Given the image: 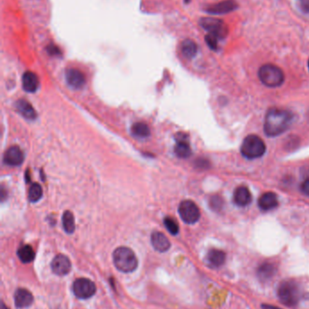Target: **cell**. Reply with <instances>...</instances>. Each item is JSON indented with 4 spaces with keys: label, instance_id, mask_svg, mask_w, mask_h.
<instances>
[{
    "label": "cell",
    "instance_id": "17",
    "mask_svg": "<svg viewBox=\"0 0 309 309\" xmlns=\"http://www.w3.org/2000/svg\"><path fill=\"white\" fill-rule=\"evenodd\" d=\"M234 202L239 206H247L251 202V194L246 186H239L234 192Z\"/></svg>",
    "mask_w": 309,
    "mask_h": 309
},
{
    "label": "cell",
    "instance_id": "33",
    "mask_svg": "<svg viewBox=\"0 0 309 309\" xmlns=\"http://www.w3.org/2000/svg\"><path fill=\"white\" fill-rule=\"evenodd\" d=\"M263 309H281L275 306H272V305H269V304H264L262 305Z\"/></svg>",
    "mask_w": 309,
    "mask_h": 309
},
{
    "label": "cell",
    "instance_id": "5",
    "mask_svg": "<svg viewBox=\"0 0 309 309\" xmlns=\"http://www.w3.org/2000/svg\"><path fill=\"white\" fill-rule=\"evenodd\" d=\"M259 80L268 87H278L285 80L282 70L274 64H265L258 71Z\"/></svg>",
    "mask_w": 309,
    "mask_h": 309
},
{
    "label": "cell",
    "instance_id": "28",
    "mask_svg": "<svg viewBox=\"0 0 309 309\" xmlns=\"http://www.w3.org/2000/svg\"><path fill=\"white\" fill-rule=\"evenodd\" d=\"M219 37L216 36L215 34H208L205 37V41H206V44L208 45V47L210 48L211 50L216 51L217 48H218V41H219Z\"/></svg>",
    "mask_w": 309,
    "mask_h": 309
},
{
    "label": "cell",
    "instance_id": "24",
    "mask_svg": "<svg viewBox=\"0 0 309 309\" xmlns=\"http://www.w3.org/2000/svg\"><path fill=\"white\" fill-rule=\"evenodd\" d=\"M132 132H133L134 136L137 137V138H140V139L148 138L149 136L151 135L150 128L145 123H142V122L135 123L133 128H132Z\"/></svg>",
    "mask_w": 309,
    "mask_h": 309
},
{
    "label": "cell",
    "instance_id": "16",
    "mask_svg": "<svg viewBox=\"0 0 309 309\" xmlns=\"http://www.w3.org/2000/svg\"><path fill=\"white\" fill-rule=\"evenodd\" d=\"M277 205H278L277 196L272 192L265 193L264 195L260 196L258 200V206L260 207V209H262L263 211L272 210L277 207Z\"/></svg>",
    "mask_w": 309,
    "mask_h": 309
},
{
    "label": "cell",
    "instance_id": "1",
    "mask_svg": "<svg viewBox=\"0 0 309 309\" xmlns=\"http://www.w3.org/2000/svg\"><path fill=\"white\" fill-rule=\"evenodd\" d=\"M293 121V114L286 109L272 108L266 115L264 131L269 137L281 135L289 129Z\"/></svg>",
    "mask_w": 309,
    "mask_h": 309
},
{
    "label": "cell",
    "instance_id": "14",
    "mask_svg": "<svg viewBox=\"0 0 309 309\" xmlns=\"http://www.w3.org/2000/svg\"><path fill=\"white\" fill-rule=\"evenodd\" d=\"M151 241L154 248L160 252H165L171 247V242L169 241L168 238L159 232H154L152 234Z\"/></svg>",
    "mask_w": 309,
    "mask_h": 309
},
{
    "label": "cell",
    "instance_id": "8",
    "mask_svg": "<svg viewBox=\"0 0 309 309\" xmlns=\"http://www.w3.org/2000/svg\"><path fill=\"white\" fill-rule=\"evenodd\" d=\"M74 296L80 299H87L94 296L96 292V286L88 278H77L73 284Z\"/></svg>",
    "mask_w": 309,
    "mask_h": 309
},
{
    "label": "cell",
    "instance_id": "34",
    "mask_svg": "<svg viewBox=\"0 0 309 309\" xmlns=\"http://www.w3.org/2000/svg\"><path fill=\"white\" fill-rule=\"evenodd\" d=\"M1 309H9L8 308L6 307V305L4 304V303H2V305H1Z\"/></svg>",
    "mask_w": 309,
    "mask_h": 309
},
{
    "label": "cell",
    "instance_id": "13",
    "mask_svg": "<svg viewBox=\"0 0 309 309\" xmlns=\"http://www.w3.org/2000/svg\"><path fill=\"white\" fill-rule=\"evenodd\" d=\"M15 304L18 309H26L32 305L34 301L33 295L26 289H18L14 296Z\"/></svg>",
    "mask_w": 309,
    "mask_h": 309
},
{
    "label": "cell",
    "instance_id": "35",
    "mask_svg": "<svg viewBox=\"0 0 309 309\" xmlns=\"http://www.w3.org/2000/svg\"></svg>",
    "mask_w": 309,
    "mask_h": 309
},
{
    "label": "cell",
    "instance_id": "11",
    "mask_svg": "<svg viewBox=\"0 0 309 309\" xmlns=\"http://www.w3.org/2000/svg\"><path fill=\"white\" fill-rule=\"evenodd\" d=\"M66 78L69 86L75 90H80L86 84L85 75L77 69H68L66 74Z\"/></svg>",
    "mask_w": 309,
    "mask_h": 309
},
{
    "label": "cell",
    "instance_id": "19",
    "mask_svg": "<svg viewBox=\"0 0 309 309\" xmlns=\"http://www.w3.org/2000/svg\"><path fill=\"white\" fill-rule=\"evenodd\" d=\"M226 261V254L221 249H211L207 254V262L212 267L219 268L222 266Z\"/></svg>",
    "mask_w": 309,
    "mask_h": 309
},
{
    "label": "cell",
    "instance_id": "3",
    "mask_svg": "<svg viewBox=\"0 0 309 309\" xmlns=\"http://www.w3.org/2000/svg\"><path fill=\"white\" fill-rule=\"evenodd\" d=\"M277 296L281 302L288 307H295L301 298V289L296 281L286 280L277 289Z\"/></svg>",
    "mask_w": 309,
    "mask_h": 309
},
{
    "label": "cell",
    "instance_id": "31",
    "mask_svg": "<svg viewBox=\"0 0 309 309\" xmlns=\"http://www.w3.org/2000/svg\"><path fill=\"white\" fill-rule=\"evenodd\" d=\"M300 8L304 13L309 14V0H300Z\"/></svg>",
    "mask_w": 309,
    "mask_h": 309
},
{
    "label": "cell",
    "instance_id": "29",
    "mask_svg": "<svg viewBox=\"0 0 309 309\" xmlns=\"http://www.w3.org/2000/svg\"><path fill=\"white\" fill-rule=\"evenodd\" d=\"M210 205L214 210H220L222 208V200L221 199V197H218V196L212 197L211 201H210Z\"/></svg>",
    "mask_w": 309,
    "mask_h": 309
},
{
    "label": "cell",
    "instance_id": "9",
    "mask_svg": "<svg viewBox=\"0 0 309 309\" xmlns=\"http://www.w3.org/2000/svg\"><path fill=\"white\" fill-rule=\"evenodd\" d=\"M72 268L71 262L67 256L59 254L55 256L51 263V269L54 274L58 276L68 275Z\"/></svg>",
    "mask_w": 309,
    "mask_h": 309
},
{
    "label": "cell",
    "instance_id": "23",
    "mask_svg": "<svg viewBox=\"0 0 309 309\" xmlns=\"http://www.w3.org/2000/svg\"><path fill=\"white\" fill-rule=\"evenodd\" d=\"M17 256L23 263H29L34 260V249L30 245H23L17 250Z\"/></svg>",
    "mask_w": 309,
    "mask_h": 309
},
{
    "label": "cell",
    "instance_id": "2",
    "mask_svg": "<svg viewBox=\"0 0 309 309\" xmlns=\"http://www.w3.org/2000/svg\"><path fill=\"white\" fill-rule=\"evenodd\" d=\"M113 259L116 269L121 272H133L138 266V260L135 252L127 247H119L115 249Z\"/></svg>",
    "mask_w": 309,
    "mask_h": 309
},
{
    "label": "cell",
    "instance_id": "27",
    "mask_svg": "<svg viewBox=\"0 0 309 309\" xmlns=\"http://www.w3.org/2000/svg\"><path fill=\"white\" fill-rule=\"evenodd\" d=\"M164 225L171 234L176 235L179 232V225L173 218L166 217L164 219Z\"/></svg>",
    "mask_w": 309,
    "mask_h": 309
},
{
    "label": "cell",
    "instance_id": "7",
    "mask_svg": "<svg viewBox=\"0 0 309 309\" xmlns=\"http://www.w3.org/2000/svg\"><path fill=\"white\" fill-rule=\"evenodd\" d=\"M179 215L182 221L188 224H193L198 222L201 217L200 209L190 200H185L180 203Z\"/></svg>",
    "mask_w": 309,
    "mask_h": 309
},
{
    "label": "cell",
    "instance_id": "22",
    "mask_svg": "<svg viewBox=\"0 0 309 309\" xmlns=\"http://www.w3.org/2000/svg\"><path fill=\"white\" fill-rule=\"evenodd\" d=\"M175 154H177V156L181 157V158H187L190 154H191V150L189 148L188 142L185 139H179L174 148Z\"/></svg>",
    "mask_w": 309,
    "mask_h": 309
},
{
    "label": "cell",
    "instance_id": "10",
    "mask_svg": "<svg viewBox=\"0 0 309 309\" xmlns=\"http://www.w3.org/2000/svg\"><path fill=\"white\" fill-rule=\"evenodd\" d=\"M238 7L235 0H224L207 7L206 11L211 15H225L234 11Z\"/></svg>",
    "mask_w": 309,
    "mask_h": 309
},
{
    "label": "cell",
    "instance_id": "21",
    "mask_svg": "<svg viewBox=\"0 0 309 309\" xmlns=\"http://www.w3.org/2000/svg\"><path fill=\"white\" fill-rule=\"evenodd\" d=\"M198 52V46L194 41L187 39L182 42V53L186 58L191 59L193 58Z\"/></svg>",
    "mask_w": 309,
    "mask_h": 309
},
{
    "label": "cell",
    "instance_id": "15",
    "mask_svg": "<svg viewBox=\"0 0 309 309\" xmlns=\"http://www.w3.org/2000/svg\"><path fill=\"white\" fill-rule=\"evenodd\" d=\"M23 89L27 93H34L39 87V79L36 74L32 72H27L22 78Z\"/></svg>",
    "mask_w": 309,
    "mask_h": 309
},
{
    "label": "cell",
    "instance_id": "12",
    "mask_svg": "<svg viewBox=\"0 0 309 309\" xmlns=\"http://www.w3.org/2000/svg\"><path fill=\"white\" fill-rule=\"evenodd\" d=\"M24 161V154L18 147L8 148L4 154V163L10 167L20 166Z\"/></svg>",
    "mask_w": 309,
    "mask_h": 309
},
{
    "label": "cell",
    "instance_id": "30",
    "mask_svg": "<svg viewBox=\"0 0 309 309\" xmlns=\"http://www.w3.org/2000/svg\"><path fill=\"white\" fill-rule=\"evenodd\" d=\"M47 52L50 55H61V51L59 48L55 46L54 45H49L47 48Z\"/></svg>",
    "mask_w": 309,
    "mask_h": 309
},
{
    "label": "cell",
    "instance_id": "4",
    "mask_svg": "<svg viewBox=\"0 0 309 309\" xmlns=\"http://www.w3.org/2000/svg\"><path fill=\"white\" fill-rule=\"evenodd\" d=\"M266 152V145L262 139L256 136L249 135L243 140L241 145V154L249 159L261 157Z\"/></svg>",
    "mask_w": 309,
    "mask_h": 309
},
{
    "label": "cell",
    "instance_id": "6",
    "mask_svg": "<svg viewBox=\"0 0 309 309\" xmlns=\"http://www.w3.org/2000/svg\"><path fill=\"white\" fill-rule=\"evenodd\" d=\"M200 25L208 34H215L220 39L227 36L229 33L228 27L222 20L213 17H203L200 20Z\"/></svg>",
    "mask_w": 309,
    "mask_h": 309
},
{
    "label": "cell",
    "instance_id": "26",
    "mask_svg": "<svg viewBox=\"0 0 309 309\" xmlns=\"http://www.w3.org/2000/svg\"><path fill=\"white\" fill-rule=\"evenodd\" d=\"M43 195V189L39 184L34 183L31 185L28 191V199L31 202H36L39 201Z\"/></svg>",
    "mask_w": 309,
    "mask_h": 309
},
{
    "label": "cell",
    "instance_id": "25",
    "mask_svg": "<svg viewBox=\"0 0 309 309\" xmlns=\"http://www.w3.org/2000/svg\"><path fill=\"white\" fill-rule=\"evenodd\" d=\"M62 222H63V227L68 233L71 234L74 232V229H75V223H74V215L71 212L67 211L64 213L63 218H62Z\"/></svg>",
    "mask_w": 309,
    "mask_h": 309
},
{
    "label": "cell",
    "instance_id": "20",
    "mask_svg": "<svg viewBox=\"0 0 309 309\" xmlns=\"http://www.w3.org/2000/svg\"><path fill=\"white\" fill-rule=\"evenodd\" d=\"M16 107L20 112V114L24 116L27 120H34L36 118V113L34 108L26 100H19L17 101Z\"/></svg>",
    "mask_w": 309,
    "mask_h": 309
},
{
    "label": "cell",
    "instance_id": "18",
    "mask_svg": "<svg viewBox=\"0 0 309 309\" xmlns=\"http://www.w3.org/2000/svg\"><path fill=\"white\" fill-rule=\"evenodd\" d=\"M258 277L261 281H268L276 273V268L273 263L264 262L258 269Z\"/></svg>",
    "mask_w": 309,
    "mask_h": 309
},
{
    "label": "cell",
    "instance_id": "32",
    "mask_svg": "<svg viewBox=\"0 0 309 309\" xmlns=\"http://www.w3.org/2000/svg\"><path fill=\"white\" fill-rule=\"evenodd\" d=\"M301 190L305 195L309 196V178L303 183L302 185H301Z\"/></svg>",
    "mask_w": 309,
    "mask_h": 309
}]
</instances>
